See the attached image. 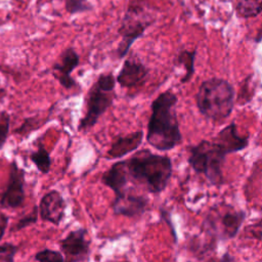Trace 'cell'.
Here are the masks:
<instances>
[{
  "mask_svg": "<svg viewBox=\"0 0 262 262\" xmlns=\"http://www.w3.org/2000/svg\"><path fill=\"white\" fill-rule=\"evenodd\" d=\"M88 237V229L79 227L71 230L59 241V251L64 256V261L80 262L90 260L91 241Z\"/></svg>",
  "mask_w": 262,
  "mask_h": 262,
  "instance_id": "9c48e42d",
  "label": "cell"
},
{
  "mask_svg": "<svg viewBox=\"0 0 262 262\" xmlns=\"http://www.w3.org/2000/svg\"><path fill=\"white\" fill-rule=\"evenodd\" d=\"M246 232L250 233L251 237L257 241L262 239V218H260L256 223L250 224L245 228Z\"/></svg>",
  "mask_w": 262,
  "mask_h": 262,
  "instance_id": "4316f807",
  "label": "cell"
},
{
  "mask_svg": "<svg viewBox=\"0 0 262 262\" xmlns=\"http://www.w3.org/2000/svg\"><path fill=\"white\" fill-rule=\"evenodd\" d=\"M39 118H37V116L34 117H28L24 120L23 124L13 130L14 134H19V135H27L30 132H32V130H35L36 128H39V126H37V122H39Z\"/></svg>",
  "mask_w": 262,
  "mask_h": 262,
  "instance_id": "484cf974",
  "label": "cell"
},
{
  "mask_svg": "<svg viewBox=\"0 0 262 262\" xmlns=\"http://www.w3.org/2000/svg\"><path fill=\"white\" fill-rule=\"evenodd\" d=\"M160 215H161V218L163 220H165L167 222V224L169 225L170 227V230H171V233L173 235V239H174V243L176 244L177 243V234H176V231L174 229V226L171 224V219H170V215H169V212L164 210V209H161L160 210Z\"/></svg>",
  "mask_w": 262,
  "mask_h": 262,
  "instance_id": "83f0119b",
  "label": "cell"
},
{
  "mask_svg": "<svg viewBox=\"0 0 262 262\" xmlns=\"http://www.w3.org/2000/svg\"><path fill=\"white\" fill-rule=\"evenodd\" d=\"M235 97V89L230 82L213 77L201 83L195 94V104L204 118L220 123L231 115Z\"/></svg>",
  "mask_w": 262,
  "mask_h": 262,
  "instance_id": "3957f363",
  "label": "cell"
},
{
  "mask_svg": "<svg viewBox=\"0 0 262 262\" xmlns=\"http://www.w3.org/2000/svg\"><path fill=\"white\" fill-rule=\"evenodd\" d=\"M129 181L142 185L152 194L163 192L172 177L173 165L169 156L152 152L148 148L140 149L125 160Z\"/></svg>",
  "mask_w": 262,
  "mask_h": 262,
  "instance_id": "7a4b0ae2",
  "label": "cell"
},
{
  "mask_svg": "<svg viewBox=\"0 0 262 262\" xmlns=\"http://www.w3.org/2000/svg\"><path fill=\"white\" fill-rule=\"evenodd\" d=\"M144 133L142 130L133 131L126 135L119 136L111 144L104 158L106 160L121 159L135 151L143 142Z\"/></svg>",
  "mask_w": 262,
  "mask_h": 262,
  "instance_id": "9a60e30c",
  "label": "cell"
},
{
  "mask_svg": "<svg viewBox=\"0 0 262 262\" xmlns=\"http://www.w3.org/2000/svg\"><path fill=\"white\" fill-rule=\"evenodd\" d=\"M80 56L73 47L66 48L58 59L52 64V76L66 90L78 87L77 81L72 77V73L78 68Z\"/></svg>",
  "mask_w": 262,
  "mask_h": 262,
  "instance_id": "30bf717a",
  "label": "cell"
},
{
  "mask_svg": "<svg viewBox=\"0 0 262 262\" xmlns=\"http://www.w3.org/2000/svg\"><path fill=\"white\" fill-rule=\"evenodd\" d=\"M8 222H9V217L4 213H0V241L3 238L5 234V231L8 227Z\"/></svg>",
  "mask_w": 262,
  "mask_h": 262,
  "instance_id": "f1b7e54d",
  "label": "cell"
},
{
  "mask_svg": "<svg viewBox=\"0 0 262 262\" xmlns=\"http://www.w3.org/2000/svg\"><path fill=\"white\" fill-rule=\"evenodd\" d=\"M177 102V95L168 89L161 92L150 104L145 139L151 147L160 151L171 150L182 141L176 113Z\"/></svg>",
  "mask_w": 262,
  "mask_h": 262,
  "instance_id": "6da1fadb",
  "label": "cell"
},
{
  "mask_svg": "<svg viewBox=\"0 0 262 262\" xmlns=\"http://www.w3.org/2000/svg\"><path fill=\"white\" fill-rule=\"evenodd\" d=\"M234 260H235V258L231 257L228 253L223 254V256L220 258V261H234Z\"/></svg>",
  "mask_w": 262,
  "mask_h": 262,
  "instance_id": "4dcf8cb0",
  "label": "cell"
},
{
  "mask_svg": "<svg viewBox=\"0 0 262 262\" xmlns=\"http://www.w3.org/2000/svg\"><path fill=\"white\" fill-rule=\"evenodd\" d=\"M252 79H253V75L250 74L241 83L237 97H235V102L238 105H245L252 101L253 96L255 94V88L253 86Z\"/></svg>",
  "mask_w": 262,
  "mask_h": 262,
  "instance_id": "ffe728a7",
  "label": "cell"
},
{
  "mask_svg": "<svg viewBox=\"0 0 262 262\" xmlns=\"http://www.w3.org/2000/svg\"><path fill=\"white\" fill-rule=\"evenodd\" d=\"M34 260L39 262H62L64 261V256L60 251L43 249L34 255Z\"/></svg>",
  "mask_w": 262,
  "mask_h": 262,
  "instance_id": "7402d4cb",
  "label": "cell"
},
{
  "mask_svg": "<svg viewBox=\"0 0 262 262\" xmlns=\"http://www.w3.org/2000/svg\"><path fill=\"white\" fill-rule=\"evenodd\" d=\"M234 9L238 17H256L262 12V0H235Z\"/></svg>",
  "mask_w": 262,
  "mask_h": 262,
  "instance_id": "d6986e66",
  "label": "cell"
},
{
  "mask_svg": "<svg viewBox=\"0 0 262 262\" xmlns=\"http://www.w3.org/2000/svg\"><path fill=\"white\" fill-rule=\"evenodd\" d=\"M64 8L70 14H76L92 10L93 6L88 0H66Z\"/></svg>",
  "mask_w": 262,
  "mask_h": 262,
  "instance_id": "603a6c76",
  "label": "cell"
},
{
  "mask_svg": "<svg viewBox=\"0 0 262 262\" xmlns=\"http://www.w3.org/2000/svg\"><path fill=\"white\" fill-rule=\"evenodd\" d=\"M155 20V13L147 4L137 0L129 4L118 29V34L121 36V41L117 47V57L119 59L128 54L133 43L143 36L146 29Z\"/></svg>",
  "mask_w": 262,
  "mask_h": 262,
  "instance_id": "52a82bcc",
  "label": "cell"
},
{
  "mask_svg": "<svg viewBox=\"0 0 262 262\" xmlns=\"http://www.w3.org/2000/svg\"><path fill=\"white\" fill-rule=\"evenodd\" d=\"M20 249L19 245H14L12 243H4L0 245V261L3 262H13L15 255Z\"/></svg>",
  "mask_w": 262,
  "mask_h": 262,
  "instance_id": "d4e9b609",
  "label": "cell"
},
{
  "mask_svg": "<svg viewBox=\"0 0 262 262\" xmlns=\"http://www.w3.org/2000/svg\"><path fill=\"white\" fill-rule=\"evenodd\" d=\"M11 117L6 111H0V149L6 143L10 131Z\"/></svg>",
  "mask_w": 262,
  "mask_h": 262,
  "instance_id": "cb8c5ba5",
  "label": "cell"
},
{
  "mask_svg": "<svg viewBox=\"0 0 262 262\" xmlns=\"http://www.w3.org/2000/svg\"><path fill=\"white\" fill-rule=\"evenodd\" d=\"M246 217L247 212L245 210L236 209L230 204L215 205L208 211L202 223L205 241L216 248L218 242L234 238Z\"/></svg>",
  "mask_w": 262,
  "mask_h": 262,
  "instance_id": "5b68a950",
  "label": "cell"
},
{
  "mask_svg": "<svg viewBox=\"0 0 262 262\" xmlns=\"http://www.w3.org/2000/svg\"><path fill=\"white\" fill-rule=\"evenodd\" d=\"M26 171L13 160L9 164L8 180L0 195V207L3 209H18L24 206L26 192Z\"/></svg>",
  "mask_w": 262,
  "mask_h": 262,
  "instance_id": "ba28073f",
  "label": "cell"
},
{
  "mask_svg": "<svg viewBox=\"0 0 262 262\" xmlns=\"http://www.w3.org/2000/svg\"><path fill=\"white\" fill-rule=\"evenodd\" d=\"M38 208L43 221L58 226L66 216L67 203L57 189H51L41 198Z\"/></svg>",
  "mask_w": 262,
  "mask_h": 262,
  "instance_id": "7c38bea8",
  "label": "cell"
},
{
  "mask_svg": "<svg viewBox=\"0 0 262 262\" xmlns=\"http://www.w3.org/2000/svg\"><path fill=\"white\" fill-rule=\"evenodd\" d=\"M215 137L225 144L231 154L246 149L250 143V134L247 133L239 135L237 132V126L234 122L223 127Z\"/></svg>",
  "mask_w": 262,
  "mask_h": 262,
  "instance_id": "2e32d148",
  "label": "cell"
},
{
  "mask_svg": "<svg viewBox=\"0 0 262 262\" xmlns=\"http://www.w3.org/2000/svg\"><path fill=\"white\" fill-rule=\"evenodd\" d=\"M148 204L149 200L147 196L126 191L123 198L113 200L111 208L115 215L136 219L140 218L147 211Z\"/></svg>",
  "mask_w": 262,
  "mask_h": 262,
  "instance_id": "4fadbf2b",
  "label": "cell"
},
{
  "mask_svg": "<svg viewBox=\"0 0 262 262\" xmlns=\"http://www.w3.org/2000/svg\"><path fill=\"white\" fill-rule=\"evenodd\" d=\"M101 183L108 187L115 194L116 200L121 199L126 193L129 176L125 164V160L114 163L106 171H104L100 178Z\"/></svg>",
  "mask_w": 262,
  "mask_h": 262,
  "instance_id": "5bb4252c",
  "label": "cell"
},
{
  "mask_svg": "<svg viewBox=\"0 0 262 262\" xmlns=\"http://www.w3.org/2000/svg\"><path fill=\"white\" fill-rule=\"evenodd\" d=\"M195 56H196V49H193V50L183 49L178 52L175 58V64L182 66V68L184 69V75L180 79L181 84L188 83L191 80L195 72V68H194Z\"/></svg>",
  "mask_w": 262,
  "mask_h": 262,
  "instance_id": "e0dca14e",
  "label": "cell"
},
{
  "mask_svg": "<svg viewBox=\"0 0 262 262\" xmlns=\"http://www.w3.org/2000/svg\"><path fill=\"white\" fill-rule=\"evenodd\" d=\"M29 159L36 166L37 170L42 174H48L51 169L52 160L50 152L46 149L41 140L37 142V149L29 154Z\"/></svg>",
  "mask_w": 262,
  "mask_h": 262,
  "instance_id": "ac0fdd59",
  "label": "cell"
},
{
  "mask_svg": "<svg viewBox=\"0 0 262 262\" xmlns=\"http://www.w3.org/2000/svg\"><path fill=\"white\" fill-rule=\"evenodd\" d=\"M117 79L113 72L101 73L92 83L85 95L86 112L81 118L77 130L87 132L96 125L98 120L113 105L116 98Z\"/></svg>",
  "mask_w": 262,
  "mask_h": 262,
  "instance_id": "8992f818",
  "label": "cell"
},
{
  "mask_svg": "<svg viewBox=\"0 0 262 262\" xmlns=\"http://www.w3.org/2000/svg\"><path fill=\"white\" fill-rule=\"evenodd\" d=\"M254 42L256 44H259L260 42H262V24H261L260 28L258 29V31H257V33H256V35L254 37Z\"/></svg>",
  "mask_w": 262,
  "mask_h": 262,
  "instance_id": "f546056e",
  "label": "cell"
},
{
  "mask_svg": "<svg viewBox=\"0 0 262 262\" xmlns=\"http://www.w3.org/2000/svg\"><path fill=\"white\" fill-rule=\"evenodd\" d=\"M148 75L149 69L142 61L135 57H128L116 76L117 84L124 89H133L144 84Z\"/></svg>",
  "mask_w": 262,
  "mask_h": 262,
  "instance_id": "8fae6325",
  "label": "cell"
},
{
  "mask_svg": "<svg viewBox=\"0 0 262 262\" xmlns=\"http://www.w3.org/2000/svg\"><path fill=\"white\" fill-rule=\"evenodd\" d=\"M188 152L187 162L190 168L202 174L214 186H221L224 183L223 166L226 156L231 154L228 147L216 137L202 139L200 142L186 147Z\"/></svg>",
  "mask_w": 262,
  "mask_h": 262,
  "instance_id": "277c9868",
  "label": "cell"
},
{
  "mask_svg": "<svg viewBox=\"0 0 262 262\" xmlns=\"http://www.w3.org/2000/svg\"><path fill=\"white\" fill-rule=\"evenodd\" d=\"M38 216H39V208L37 205H35L33 207V209L26 214L25 216H23L21 218H19L16 223L12 226V228L10 229L11 232H15V231H19L28 226L34 225L37 223L38 221Z\"/></svg>",
  "mask_w": 262,
  "mask_h": 262,
  "instance_id": "44dd1931",
  "label": "cell"
}]
</instances>
